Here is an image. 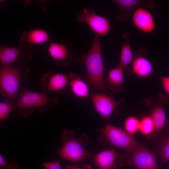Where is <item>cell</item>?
Returning a JSON list of instances; mask_svg holds the SVG:
<instances>
[{
  "label": "cell",
  "mask_w": 169,
  "mask_h": 169,
  "mask_svg": "<svg viewBox=\"0 0 169 169\" xmlns=\"http://www.w3.org/2000/svg\"><path fill=\"white\" fill-rule=\"evenodd\" d=\"M131 64L132 72L141 78L148 76L154 71L153 67L151 62L142 56H138L134 58Z\"/></svg>",
  "instance_id": "obj_19"
},
{
  "label": "cell",
  "mask_w": 169,
  "mask_h": 169,
  "mask_svg": "<svg viewBox=\"0 0 169 169\" xmlns=\"http://www.w3.org/2000/svg\"><path fill=\"white\" fill-rule=\"evenodd\" d=\"M61 159L53 161L48 162L41 163L44 169H62L61 163Z\"/></svg>",
  "instance_id": "obj_26"
},
{
  "label": "cell",
  "mask_w": 169,
  "mask_h": 169,
  "mask_svg": "<svg viewBox=\"0 0 169 169\" xmlns=\"http://www.w3.org/2000/svg\"><path fill=\"white\" fill-rule=\"evenodd\" d=\"M61 140L63 145L58 152L61 159L77 163L92 157L84 146L88 143L86 135H77L73 130L66 129L62 133Z\"/></svg>",
  "instance_id": "obj_2"
},
{
  "label": "cell",
  "mask_w": 169,
  "mask_h": 169,
  "mask_svg": "<svg viewBox=\"0 0 169 169\" xmlns=\"http://www.w3.org/2000/svg\"><path fill=\"white\" fill-rule=\"evenodd\" d=\"M90 99L96 111L107 121L118 105V102L110 95L100 93L91 94Z\"/></svg>",
  "instance_id": "obj_10"
},
{
  "label": "cell",
  "mask_w": 169,
  "mask_h": 169,
  "mask_svg": "<svg viewBox=\"0 0 169 169\" xmlns=\"http://www.w3.org/2000/svg\"><path fill=\"white\" fill-rule=\"evenodd\" d=\"M155 130L154 122L149 115L143 116L140 120L139 131L143 135H152Z\"/></svg>",
  "instance_id": "obj_22"
},
{
  "label": "cell",
  "mask_w": 169,
  "mask_h": 169,
  "mask_svg": "<svg viewBox=\"0 0 169 169\" xmlns=\"http://www.w3.org/2000/svg\"><path fill=\"white\" fill-rule=\"evenodd\" d=\"M124 69L118 65L109 70L106 77V82L108 87L116 92L122 89L124 80Z\"/></svg>",
  "instance_id": "obj_20"
},
{
  "label": "cell",
  "mask_w": 169,
  "mask_h": 169,
  "mask_svg": "<svg viewBox=\"0 0 169 169\" xmlns=\"http://www.w3.org/2000/svg\"><path fill=\"white\" fill-rule=\"evenodd\" d=\"M15 105L18 114L26 116L33 112L36 108L44 113L52 105L56 104L58 99L49 97L44 92H37L23 89Z\"/></svg>",
  "instance_id": "obj_3"
},
{
  "label": "cell",
  "mask_w": 169,
  "mask_h": 169,
  "mask_svg": "<svg viewBox=\"0 0 169 169\" xmlns=\"http://www.w3.org/2000/svg\"><path fill=\"white\" fill-rule=\"evenodd\" d=\"M124 42L120 51V63L118 64L124 69L132 63L133 58L132 50L128 37V34L125 33L123 35Z\"/></svg>",
  "instance_id": "obj_21"
},
{
  "label": "cell",
  "mask_w": 169,
  "mask_h": 169,
  "mask_svg": "<svg viewBox=\"0 0 169 169\" xmlns=\"http://www.w3.org/2000/svg\"><path fill=\"white\" fill-rule=\"evenodd\" d=\"M132 20L134 26L140 31L145 33H152L155 29L154 16L148 9L140 7L134 12Z\"/></svg>",
  "instance_id": "obj_11"
},
{
  "label": "cell",
  "mask_w": 169,
  "mask_h": 169,
  "mask_svg": "<svg viewBox=\"0 0 169 169\" xmlns=\"http://www.w3.org/2000/svg\"><path fill=\"white\" fill-rule=\"evenodd\" d=\"M117 157L113 149H107L93 156V161L98 169H117L115 161Z\"/></svg>",
  "instance_id": "obj_14"
},
{
  "label": "cell",
  "mask_w": 169,
  "mask_h": 169,
  "mask_svg": "<svg viewBox=\"0 0 169 169\" xmlns=\"http://www.w3.org/2000/svg\"><path fill=\"white\" fill-rule=\"evenodd\" d=\"M165 127V131L159 135L156 144L161 166L169 162V121H166Z\"/></svg>",
  "instance_id": "obj_15"
},
{
  "label": "cell",
  "mask_w": 169,
  "mask_h": 169,
  "mask_svg": "<svg viewBox=\"0 0 169 169\" xmlns=\"http://www.w3.org/2000/svg\"><path fill=\"white\" fill-rule=\"evenodd\" d=\"M64 169H92V167L89 165L84 164L81 167L76 165H66Z\"/></svg>",
  "instance_id": "obj_28"
},
{
  "label": "cell",
  "mask_w": 169,
  "mask_h": 169,
  "mask_svg": "<svg viewBox=\"0 0 169 169\" xmlns=\"http://www.w3.org/2000/svg\"><path fill=\"white\" fill-rule=\"evenodd\" d=\"M130 156H121L118 158L120 166H133L138 169H157L156 153L145 146L130 152Z\"/></svg>",
  "instance_id": "obj_5"
},
{
  "label": "cell",
  "mask_w": 169,
  "mask_h": 169,
  "mask_svg": "<svg viewBox=\"0 0 169 169\" xmlns=\"http://www.w3.org/2000/svg\"><path fill=\"white\" fill-rule=\"evenodd\" d=\"M169 99L166 95H160L158 103L151 109L150 116L154 124L155 130L152 136H158L165 127L166 121L165 105L168 104Z\"/></svg>",
  "instance_id": "obj_13"
},
{
  "label": "cell",
  "mask_w": 169,
  "mask_h": 169,
  "mask_svg": "<svg viewBox=\"0 0 169 169\" xmlns=\"http://www.w3.org/2000/svg\"><path fill=\"white\" fill-rule=\"evenodd\" d=\"M160 79L163 89L169 95V76H161Z\"/></svg>",
  "instance_id": "obj_27"
},
{
  "label": "cell",
  "mask_w": 169,
  "mask_h": 169,
  "mask_svg": "<svg viewBox=\"0 0 169 169\" xmlns=\"http://www.w3.org/2000/svg\"><path fill=\"white\" fill-rule=\"evenodd\" d=\"M16 108L9 101L1 102L0 103V120H3L5 119L10 113Z\"/></svg>",
  "instance_id": "obj_24"
},
{
  "label": "cell",
  "mask_w": 169,
  "mask_h": 169,
  "mask_svg": "<svg viewBox=\"0 0 169 169\" xmlns=\"http://www.w3.org/2000/svg\"><path fill=\"white\" fill-rule=\"evenodd\" d=\"M21 79L20 71L13 66H2L0 69V90L2 95L9 100H13L18 95Z\"/></svg>",
  "instance_id": "obj_6"
},
{
  "label": "cell",
  "mask_w": 169,
  "mask_h": 169,
  "mask_svg": "<svg viewBox=\"0 0 169 169\" xmlns=\"http://www.w3.org/2000/svg\"><path fill=\"white\" fill-rule=\"evenodd\" d=\"M69 79L68 74L49 72L42 77L41 84L42 90L47 92L61 90L69 83Z\"/></svg>",
  "instance_id": "obj_12"
},
{
  "label": "cell",
  "mask_w": 169,
  "mask_h": 169,
  "mask_svg": "<svg viewBox=\"0 0 169 169\" xmlns=\"http://www.w3.org/2000/svg\"><path fill=\"white\" fill-rule=\"evenodd\" d=\"M0 166L3 169H20L19 164L15 160L6 161L2 154L0 155Z\"/></svg>",
  "instance_id": "obj_25"
},
{
  "label": "cell",
  "mask_w": 169,
  "mask_h": 169,
  "mask_svg": "<svg viewBox=\"0 0 169 169\" xmlns=\"http://www.w3.org/2000/svg\"><path fill=\"white\" fill-rule=\"evenodd\" d=\"M140 120L134 116L128 117L124 122L125 130L131 136L136 134L139 131Z\"/></svg>",
  "instance_id": "obj_23"
},
{
  "label": "cell",
  "mask_w": 169,
  "mask_h": 169,
  "mask_svg": "<svg viewBox=\"0 0 169 169\" xmlns=\"http://www.w3.org/2000/svg\"><path fill=\"white\" fill-rule=\"evenodd\" d=\"M77 20L80 23L87 24L94 33L100 36H105L110 32V22L107 17L100 15L91 8H84L78 13Z\"/></svg>",
  "instance_id": "obj_7"
},
{
  "label": "cell",
  "mask_w": 169,
  "mask_h": 169,
  "mask_svg": "<svg viewBox=\"0 0 169 169\" xmlns=\"http://www.w3.org/2000/svg\"><path fill=\"white\" fill-rule=\"evenodd\" d=\"M69 84L72 93L76 97L86 98L90 96L88 84L81 78V74L69 73Z\"/></svg>",
  "instance_id": "obj_16"
},
{
  "label": "cell",
  "mask_w": 169,
  "mask_h": 169,
  "mask_svg": "<svg viewBox=\"0 0 169 169\" xmlns=\"http://www.w3.org/2000/svg\"><path fill=\"white\" fill-rule=\"evenodd\" d=\"M113 2L118 6L120 11V14L117 17V20L125 21L127 19L128 12L135 8L145 5L150 8H153L155 6L153 2L143 1L138 0H115Z\"/></svg>",
  "instance_id": "obj_17"
},
{
  "label": "cell",
  "mask_w": 169,
  "mask_h": 169,
  "mask_svg": "<svg viewBox=\"0 0 169 169\" xmlns=\"http://www.w3.org/2000/svg\"><path fill=\"white\" fill-rule=\"evenodd\" d=\"M76 61L85 65V82L87 84L95 89L111 96L107 89L104 77L105 68L100 36L94 34L89 51L86 53L81 54Z\"/></svg>",
  "instance_id": "obj_1"
},
{
  "label": "cell",
  "mask_w": 169,
  "mask_h": 169,
  "mask_svg": "<svg viewBox=\"0 0 169 169\" xmlns=\"http://www.w3.org/2000/svg\"><path fill=\"white\" fill-rule=\"evenodd\" d=\"M18 46L10 47L1 44L0 63L2 66L9 65L26 56L31 57L32 45L19 41Z\"/></svg>",
  "instance_id": "obj_8"
},
{
  "label": "cell",
  "mask_w": 169,
  "mask_h": 169,
  "mask_svg": "<svg viewBox=\"0 0 169 169\" xmlns=\"http://www.w3.org/2000/svg\"><path fill=\"white\" fill-rule=\"evenodd\" d=\"M49 41L48 33L45 30L36 29L24 31L21 36V42L31 45L44 43Z\"/></svg>",
  "instance_id": "obj_18"
},
{
  "label": "cell",
  "mask_w": 169,
  "mask_h": 169,
  "mask_svg": "<svg viewBox=\"0 0 169 169\" xmlns=\"http://www.w3.org/2000/svg\"><path fill=\"white\" fill-rule=\"evenodd\" d=\"M105 141L112 146L131 152L145 145L137 141L125 130L107 122L99 129Z\"/></svg>",
  "instance_id": "obj_4"
},
{
  "label": "cell",
  "mask_w": 169,
  "mask_h": 169,
  "mask_svg": "<svg viewBox=\"0 0 169 169\" xmlns=\"http://www.w3.org/2000/svg\"><path fill=\"white\" fill-rule=\"evenodd\" d=\"M72 47V44L67 41L50 42L48 50L49 55L56 65L66 66L72 62L74 55Z\"/></svg>",
  "instance_id": "obj_9"
}]
</instances>
